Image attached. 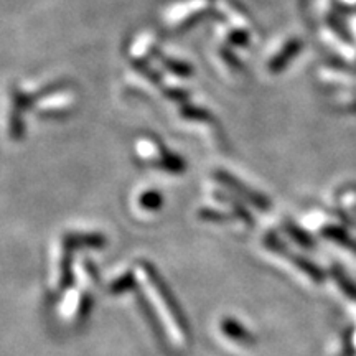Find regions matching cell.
Here are the masks:
<instances>
[{"instance_id":"1","label":"cell","mask_w":356,"mask_h":356,"mask_svg":"<svg viewBox=\"0 0 356 356\" xmlns=\"http://www.w3.org/2000/svg\"><path fill=\"white\" fill-rule=\"evenodd\" d=\"M137 286L142 289L144 297L150 302V310L177 350H185L190 345V330L186 318L181 314L175 297L149 262H137L134 266Z\"/></svg>"},{"instance_id":"2","label":"cell","mask_w":356,"mask_h":356,"mask_svg":"<svg viewBox=\"0 0 356 356\" xmlns=\"http://www.w3.org/2000/svg\"><path fill=\"white\" fill-rule=\"evenodd\" d=\"M78 273L79 277L66 289L60 309L61 317L71 323H81L83 320H86L92 307L91 293L97 286L96 269L86 259L79 262Z\"/></svg>"},{"instance_id":"3","label":"cell","mask_w":356,"mask_h":356,"mask_svg":"<svg viewBox=\"0 0 356 356\" xmlns=\"http://www.w3.org/2000/svg\"><path fill=\"white\" fill-rule=\"evenodd\" d=\"M215 15L218 22V33L221 42L231 48H246L252 38L251 19L241 7L231 0L216 3Z\"/></svg>"},{"instance_id":"4","label":"cell","mask_w":356,"mask_h":356,"mask_svg":"<svg viewBox=\"0 0 356 356\" xmlns=\"http://www.w3.org/2000/svg\"><path fill=\"white\" fill-rule=\"evenodd\" d=\"M136 157L145 167L159 168L165 173H184L186 168L185 160L180 155L173 152L163 144L162 139H159L154 134H142L136 139Z\"/></svg>"},{"instance_id":"5","label":"cell","mask_w":356,"mask_h":356,"mask_svg":"<svg viewBox=\"0 0 356 356\" xmlns=\"http://www.w3.org/2000/svg\"><path fill=\"white\" fill-rule=\"evenodd\" d=\"M215 8V0H170L163 25L170 33L180 35L211 15Z\"/></svg>"},{"instance_id":"6","label":"cell","mask_w":356,"mask_h":356,"mask_svg":"<svg viewBox=\"0 0 356 356\" xmlns=\"http://www.w3.org/2000/svg\"><path fill=\"white\" fill-rule=\"evenodd\" d=\"M78 97L73 91L66 89L63 83L53 84L40 99L35 102L33 111L47 121H61L70 118L76 111Z\"/></svg>"},{"instance_id":"7","label":"cell","mask_w":356,"mask_h":356,"mask_svg":"<svg viewBox=\"0 0 356 356\" xmlns=\"http://www.w3.org/2000/svg\"><path fill=\"white\" fill-rule=\"evenodd\" d=\"M76 249L70 234L61 236L51 249V270H50V287L51 292H61L66 287L68 289L73 282L74 267H73V251Z\"/></svg>"},{"instance_id":"8","label":"cell","mask_w":356,"mask_h":356,"mask_svg":"<svg viewBox=\"0 0 356 356\" xmlns=\"http://www.w3.org/2000/svg\"><path fill=\"white\" fill-rule=\"evenodd\" d=\"M211 200L204 207L198 210V216L204 221H236V222H251V216L244 211V208L239 204L238 198H233V195L221 193V191H213Z\"/></svg>"},{"instance_id":"9","label":"cell","mask_w":356,"mask_h":356,"mask_svg":"<svg viewBox=\"0 0 356 356\" xmlns=\"http://www.w3.org/2000/svg\"><path fill=\"white\" fill-rule=\"evenodd\" d=\"M126 55L131 66H150V63L162 55L160 51V37L155 30H140L139 33L134 35L131 38Z\"/></svg>"},{"instance_id":"10","label":"cell","mask_w":356,"mask_h":356,"mask_svg":"<svg viewBox=\"0 0 356 356\" xmlns=\"http://www.w3.org/2000/svg\"><path fill=\"white\" fill-rule=\"evenodd\" d=\"M215 180L220 184L222 188H226L231 195H236V197H241L244 202H249L252 207L259 208V210H267L269 208V200L262 197L259 191L249 188V186L244 184V181L239 180L238 177L231 175L228 170H216L215 172Z\"/></svg>"},{"instance_id":"11","label":"cell","mask_w":356,"mask_h":356,"mask_svg":"<svg viewBox=\"0 0 356 356\" xmlns=\"http://www.w3.org/2000/svg\"><path fill=\"white\" fill-rule=\"evenodd\" d=\"M266 246H267V249H269V251H273V252H275V254L282 256L284 261L291 262V264L296 267L299 273L307 275V279H309L310 282L320 284L323 280V274H322V270L318 269V267L312 266V262L305 261L302 256H297V254H292V252H289L287 249L284 248V244H280L279 239H275V238L267 239Z\"/></svg>"},{"instance_id":"12","label":"cell","mask_w":356,"mask_h":356,"mask_svg":"<svg viewBox=\"0 0 356 356\" xmlns=\"http://www.w3.org/2000/svg\"><path fill=\"white\" fill-rule=\"evenodd\" d=\"M302 50V42L299 38H287L277 50L274 51V55L269 58L267 61V70L270 71L273 74H279L282 73L284 70L289 68V65L299 56V53Z\"/></svg>"},{"instance_id":"13","label":"cell","mask_w":356,"mask_h":356,"mask_svg":"<svg viewBox=\"0 0 356 356\" xmlns=\"http://www.w3.org/2000/svg\"><path fill=\"white\" fill-rule=\"evenodd\" d=\"M215 58L218 65L221 66V70L225 71L228 76H241L244 73V65L243 61L239 60V56L233 51V48L228 47V44H220V47L215 50Z\"/></svg>"},{"instance_id":"14","label":"cell","mask_w":356,"mask_h":356,"mask_svg":"<svg viewBox=\"0 0 356 356\" xmlns=\"http://www.w3.org/2000/svg\"><path fill=\"white\" fill-rule=\"evenodd\" d=\"M220 332L228 338L229 341H233L234 345H241V346L254 345V337H252V333H249L241 323L236 322V320L229 317L221 320Z\"/></svg>"},{"instance_id":"15","label":"cell","mask_w":356,"mask_h":356,"mask_svg":"<svg viewBox=\"0 0 356 356\" xmlns=\"http://www.w3.org/2000/svg\"><path fill=\"white\" fill-rule=\"evenodd\" d=\"M136 204L142 213H157L163 204L162 193L154 188L140 190L136 197Z\"/></svg>"},{"instance_id":"16","label":"cell","mask_w":356,"mask_h":356,"mask_svg":"<svg viewBox=\"0 0 356 356\" xmlns=\"http://www.w3.org/2000/svg\"><path fill=\"white\" fill-rule=\"evenodd\" d=\"M159 60H160V65H162V70L167 71V73H170L173 78L186 79L193 74V68H191V65L186 63L184 60H180V58L160 55Z\"/></svg>"},{"instance_id":"17","label":"cell","mask_w":356,"mask_h":356,"mask_svg":"<svg viewBox=\"0 0 356 356\" xmlns=\"http://www.w3.org/2000/svg\"><path fill=\"white\" fill-rule=\"evenodd\" d=\"M322 234L327 239H330V241L337 243L338 246L348 248L350 252H353V254H356V241H355V239H351V236L346 233V231L341 228V226L327 225L322 229Z\"/></svg>"},{"instance_id":"18","label":"cell","mask_w":356,"mask_h":356,"mask_svg":"<svg viewBox=\"0 0 356 356\" xmlns=\"http://www.w3.org/2000/svg\"><path fill=\"white\" fill-rule=\"evenodd\" d=\"M335 280L340 287V291L348 297L350 300L356 302V284L353 280L348 279V275H345L343 273H335Z\"/></svg>"}]
</instances>
